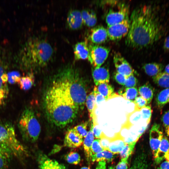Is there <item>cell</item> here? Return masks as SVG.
<instances>
[{"instance_id":"cell-1","label":"cell","mask_w":169,"mask_h":169,"mask_svg":"<svg viewBox=\"0 0 169 169\" xmlns=\"http://www.w3.org/2000/svg\"><path fill=\"white\" fill-rule=\"evenodd\" d=\"M130 26L125 43L137 49L151 45L161 34V28L153 7L144 5L136 8L131 13Z\"/></svg>"},{"instance_id":"cell-2","label":"cell","mask_w":169,"mask_h":169,"mask_svg":"<svg viewBox=\"0 0 169 169\" xmlns=\"http://www.w3.org/2000/svg\"><path fill=\"white\" fill-rule=\"evenodd\" d=\"M44 106L50 122L60 128L72 122L79 110L64 91L53 83L45 93Z\"/></svg>"},{"instance_id":"cell-3","label":"cell","mask_w":169,"mask_h":169,"mask_svg":"<svg viewBox=\"0 0 169 169\" xmlns=\"http://www.w3.org/2000/svg\"><path fill=\"white\" fill-rule=\"evenodd\" d=\"M53 48L48 41L39 37L32 38L25 43L18 54V59L27 69H39L52 60Z\"/></svg>"},{"instance_id":"cell-4","label":"cell","mask_w":169,"mask_h":169,"mask_svg":"<svg viewBox=\"0 0 169 169\" xmlns=\"http://www.w3.org/2000/svg\"><path fill=\"white\" fill-rule=\"evenodd\" d=\"M53 82L59 86L79 110L84 108L87 97V85L77 70L67 66L60 70Z\"/></svg>"},{"instance_id":"cell-5","label":"cell","mask_w":169,"mask_h":169,"mask_svg":"<svg viewBox=\"0 0 169 169\" xmlns=\"http://www.w3.org/2000/svg\"><path fill=\"white\" fill-rule=\"evenodd\" d=\"M0 144L6 147L13 156L19 159L27 155L26 148L17 138L14 128L9 122L0 123Z\"/></svg>"},{"instance_id":"cell-6","label":"cell","mask_w":169,"mask_h":169,"mask_svg":"<svg viewBox=\"0 0 169 169\" xmlns=\"http://www.w3.org/2000/svg\"><path fill=\"white\" fill-rule=\"evenodd\" d=\"M18 125L23 140L30 142H34L37 140L40 132L41 126L32 110L26 108L23 111Z\"/></svg>"},{"instance_id":"cell-7","label":"cell","mask_w":169,"mask_h":169,"mask_svg":"<svg viewBox=\"0 0 169 169\" xmlns=\"http://www.w3.org/2000/svg\"><path fill=\"white\" fill-rule=\"evenodd\" d=\"M88 59L93 68L101 67L107 59L110 49L103 46L92 44L89 45Z\"/></svg>"},{"instance_id":"cell-8","label":"cell","mask_w":169,"mask_h":169,"mask_svg":"<svg viewBox=\"0 0 169 169\" xmlns=\"http://www.w3.org/2000/svg\"><path fill=\"white\" fill-rule=\"evenodd\" d=\"M130 26V19L128 18L121 22L108 26V38L111 40L121 39L127 35Z\"/></svg>"},{"instance_id":"cell-9","label":"cell","mask_w":169,"mask_h":169,"mask_svg":"<svg viewBox=\"0 0 169 169\" xmlns=\"http://www.w3.org/2000/svg\"><path fill=\"white\" fill-rule=\"evenodd\" d=\"M118 9H110L105 16V21L108 26L121 22L129 18V9L127 5H120Z\"/></svg>"},{"instance_id":"cell-10","label":"cell","mask_w":169,"mask_h":169,"mask_svg":"<svg viewBox=\"0 0 169 169\" xmlns=\"http://www.w3.org/2000/svg\"><path fill=\"white\" fill-rule=\"evenodd\" d=\"M163 137V133L161 126L159 124L155 123L150 130L149 137L150 146L154 159Z\"/></svg>"},{"instance_id":"cell-11","label":"cell","mask_w":169,"mask_h":169,"mask_svg":"<svg viewBox=\"0 0 169 169\" xmlns=\"http://www.w3.org/2000/svg\"><path fill=\"white\" fill-rule=\"evenodd\" d=\"M113 62L117 72L127 77L135 72L131 65L119 53L115 54Z\"/></svg>"},{"instance_id":"cell-12","label":"cell","mask_w":169,"mask_h":169,"mask_svg":"<svg viewBox=\"0 0 169 169\" xmlns=\"http://www.w3.org/2000/svg\"><path fill=\"white\" fill-rule=\"evenodd\" d=\"M3 52L0 51V107L5 102L8 93L7 83L3 81L2 79L3 74L5 72L6 56Z\"/></svg>"},{"instance_id":"cell-13","label":"cell","mask_w":169,"mask_h":169,"mask_svg":"<svg viewBox=\"0 0 169 169\" xmlns=\"http://www.w3.org/2000/svg\"><path fill=\"white\" fill-rule=\"evenodd\" d=\"M108 38L107 29L101 25L91 28L88 36L89 39L93 44L96 45L105 42Z\"/></svg>"},{"instance_id":"cell-14","label":"cell","mask_w":169,"mask_h":169,"mask_svg":"<svg viewBox=\"0 0 169 169\" xmlns=\"http://www.w3.org/2000/svg\"><path fill=\"white\" fill-rule=\"evenodd\" d=\"M68 27L72 30L81 28L84 24L81 11L78 9H73L68 13L66 19Z\"/></svg>"},{"instance_id":"cell-15","label":"cell","mask_w":169,"mask_h":169,"mask_svg":"<svg viewBox=\"0 0 169 169\" xmlns=\"http://www.w3.org/2000/svg\"><path fill=\"white\" fill-rule=\"evenodd\" d=\"M83 138L74 129H69L66 132L64 138V145L72 148L79 147L83 144Z\"/></svg>"},{"instance_id":"cell-16","label":"cell","mask_w":169,"mask_h":169,"mask_svg":"<svg viewBox=\"0 0 169 169\" xmlns=\"http://www.w3.org/2000/svg\"><path fill=\"white\" fill-rule=\"evenodd\" d=\"M38 160L39 169H67L63 164L44 154H39Z\"/></svg>"},{"instance_id":"cell-17","label":"cell","mask_w":169,"mask_h":169,"mask_svg":"<svg viewBox=\"0 0 169 169\" xmlns=\"http://www.w3.org/2000/svg\"><path fill=\"white\" fill-rule=\"evenodd\" d=\"M92 74L94 82L97 86L102 83H108L110 80V73L108 68L105 66L93 68Z\"/></svg>"},{"instance_id":"cell-18","label":"cell","mask_w":169,"mask_h":169,"mask_svg":"<svg viewBox=\"0 0 169 169\" xmlns=\"http://www.w3.org/2000/svg\"><path fill=\"white\" fill-rule=\"evenodd\" d=\"M74 58L75 60L88 59L89 54V45L86 41L76 43L73 47Z\"/></svg>"},{"instance_id":"cell-19","label":"cell","mask_w":169,"mask_h":169,"mask_svg":"<svg viewBox=\"0 0 169 169\" xmlns=\"http://www.w3.org/2000/svg\"><path fill=\"white\" fill-rule=\"evenodd\" d=\"M92 123L90 130L83 140V147L86 159L89 163L91 161V151L92 143L94 141V135L92 131Z\"/></svg>"},{"instance_id":"cell-20","label":"cell","mask_w":169,"mask_h":169,"mask_svg":"<svg viewBox=\"0 0 169 169\" xmlns=\"http://www.w3.org/2000/svg\"><path fill=\"white\" fill-rule=\"evenodd\" d=\"M169 149V141L166 136H164L154 158L156 163L159 164L165 159V155Z\"/></svg>"},{"instance_id":"cell-21","label":"cell","mask_w":169,"mask_h":169,"mask_svg":"<svg viewBox=\"0 0 169 169\" xmlns=\"http://www.w3.org/2000/svg\"><path fill=\"white\" fill-rule=\"evenodd\" d=\"M126 144L124 139L121 137L118 133L115 137L111 139V141L109 146L108 151L114 154L119 153L123 148Z\"/></svg>"},{"instance_id":"cell-22","label":"cell","mask_w":169,"mask_h":169,"mask_svg":"<svg viewBox=\"0 0 169 169\" xmlns=\"http://www.w3.org/2000/svg\"><path fill=\"white\" fill-rule=\"evenodd\" d=\"M163 67L161 64L155 62L145 64L142 67L145 73L152 78L162 72Z\"/></svg>"},{"instance_id":"cell-23","label":"cell","mask_w":169,"mask_h":169,"mask_svg":"<svg viewBox=\"0 0 169 169\" xmlns=\"http://www.w3.org/2000/svg\"><path fill=\"white\" fill-rule=\"evenodd\" d=\"M138 93L141 97L146 100L148 105L151 102L154 93V90L148 82L140 86L138 90Z\"/></svg>"},{"instance_id":"cell-24","label":"cell","mask_w":169,"mask_h":169,"mask_svg":"<svg viewBox=\"0 0 169 169\" xmlns=\"http://www.w3.org/2000/svg\"><path fill=\"white\" fill-rule=\"evenodd\" d=\"M13 155L6 147L0 144V169H7Z\"/></svg>"},{"instance_id":"cell-25","label":"cell","mask_w":169,"mask_h":169,"mask_svg":"<svg viewBox=\"0 0 169 169\" xmlns=\"http://www.w3.org/2000/svg\"><path fill=\"white\" fill-rule=\"evenodd\" d=\"M118 93L125 99L133 102L138 94L136 87L125 88L123 86L119 90Z\"/></svg>"},{"instance_id":"cell-26","label":"cell","mask_w":169,"mask_h":169,"mask_svg":"<svg viewBox=\"0 0 169 169\" xmlns=\"http://www.w3.org/2000/svg\"><path fill=\"white\" fill-rule=\"evenodd\" d=\"M97 91L105 99L108 100L113 95L114 88L108 83H102L95 86Z\"/></svg>"},{"instance_id":"cell-27","label":"cell","mask_w":169,"mask_h":169,"mask_svg":"<svg viewBox=\"0 0 169 169\" xmlns=\"http://www.w3.org/2000/svg\"><path fill=\"white\" fill-rule=\"evenodd\" d=\"M156 105L161 109L169 102V88H166L158 93L156 99Z\"/></svg>"},{"instance_id":"cell-28","label":"cell","mask_w":169,"mask_h":169,"mask_svg":"<svg viewBox=\"0 0 169 169\" xmlns=\"http://www.w3.org/2000/svg\"><path fill=\"white\" fill-rule=\"evenodd\" d=\"M152 79L154 82L158 86L169 88V74L162 72Z\"/></svg>"},{"instance_id":"cell-29","label":"cell","mask_w":169,"mask_h":169,"mask_svg":"<svg viewBox=\"0 0 169 169\" xmlns=\"http://www.w3.org/2000/svg\"><path fill=\"white\" fill-rule=\"evenodd\" d=\"M114 157V154L106 150L103 151L91 156V161L93 162L104 161L107 162L112 161Z\"/></svg>"},{"instance_id":"cell-30","label":"cell","mask_w":169,"mask_h":169,"mask_svg":"<svg viewBox=\"0 0 169 169\" xmlns=\"http://www.w3.org/2000/svg\"><path fill=\"white\" fill-rule=\"evenodd\" d=\"M85 103L89 112L90 118L92 120L94 112L97 108L96 105L95 95L93 91L87 96Z\"/></svg>"},{"instance_id":"cell-31","label":"cell","mask_w":169,"mask_h":169,"mask_svg":"<svg viewBox=\"0 0 169 169\" xmlns=\"http://www.w3.org/2000/svg\"><path fill=\"white\" fill-rule=\"evenodd\" d=\"M34 83L33 75L29 74L25 76L21 77L18 83L20 89L26 90L30 89Z\"/></svg>"},{"instance_id":"cell-32","label":"cell","mask_w":169,"mask_h":169,"mask_svg":"<svg viewBox=\"0 0 169 169\" xmlns=\"http://www.w3.org/2000/svg\"><path fill=\"white\" fill-rule=\"evenodd\" d=\"M142 120L149 124L151 120L152 111L151 106L147 105L139 110Z\"/></svg>"},{"instance_id":"cell-33","label":"cell","mask_w":169,"mask_h":169,"mask_svg":"<svg viewBox=\"0 0 169 169\" xmlns=\"http://www.w3.org/2000/svg\"><path fill=\"white\" fill-rule=\"evenodd\" d=\"M140 120L143 121L142 119L139 110L136 109L135 111L129 117L128 123L125 126L129 128L131 125L137 124Z\"/></svg>"},{"instance_id":"cell-34","label":"cell","mask_w":169,"mask_h":169,"mask_svg":"<svg viewBox=\"0 0 169 169\" xmlns=\"http://www.w3.org/2000/svg\"><path fill=\"white\" fill-rule=\"evenodd\" d=\"M65 158L69 163L76 165L79 164L81 161V157L79 154L74 151H71L66 154Z\"/></svg>"},{"instance_id":"cell-35","label":"cell","mask_w":169,"mask_h":169,"mask_svg":"<svg viewBox=\"0 0 169 169\" xmlns=\"http://www.w3.org/2000/svg\"><path fill=\"white\" fill-rule=\"evenodd\" d=\"M136 142L127 143L120 152L121 158H128L133 151Z\"/></svg>"},{"instance_id":"cell-36","label":"cell","mask_w":169,"mask_h":169,"mask_svg":"<svg viewBox=\"0 0 169 169\" xmlns=\"http://www.w3.org/2000/svg\"><path fill=\"white\" fill-rule=\"evenodd\" d=\"M93 127L92 131L95 137L97 139H100L105 135L98 123L96 119H92Z\"/></svg>"},{"instance_id":"cell-37","label":"cell","mask_w":169,"mask_h":169,"mask_svg":"<svg viewBox=\"0 0 169 169\" xmlns=\"http://www.w3.org/2000/svg\"><path fill=\"white\" fill-rule=\"evenodd\" d=\"M88 124L87 122H83L76 125L73 128L81 137L85 138L88 133L87 131Z\"/></svg>"},{"instance_id":"cell-38","label":"cell","mask_w":169,"mask_h":169,"mask_svg":"<svg viewBox=\"0 0 169 169\" xmlns=\"http://www.w3.org/2000/svg\"><path fill=\"white\" fill-rule=\"evenodd\" d=\"M138 80L134 74L127 77L123 87L125 88L136 87L138 83Z\"/></svg>"},{"instance_id":"cell-39","label":"cell","mask_w":169,"mask_h":169,"mask_svg":"<svg viewBox=\"0 0 169 169\" xmlns=\"http://www.w3.org/2000/svg\"><path fill=\"white\" fill-rule=\"evenodd\" d=\"M99 141L100 139H96L94 141L91 148V156L104 150L100 145Z\"/></svg>"},{"instance_id":"cell-40","label":"cell","mask_w":169,"mask_h":169,"mask_svg":"<svg viewBox=\"0 0 169 169\" xmlns=\"http://www.w3.org/2000/svg\"><path fill=\"white\" fill-rule=\"evenodd\" d=\"M8 74V81L11 84L18 83L21 77L19 73L17 72H12Z\"/></svg>"},{"instance_id":"cell-41","label":"cell","mask_w":169,"mask_h":169,"mask_svg":"<svg viewBox=\"0 0 169 169\" xmlns=\"http://www.w3.org/2000/svg\"><path fill=\"white\" fill-rule=\"evenodd\" d=\"M97 21V18L96 14L93 11H91L90 16L84 22V24L88 27H93L96 24Z\"/></svg>"},{"instance_id":"cell-42","label":"cell","mask_w":169,"mask_h":169,"mask_svg":"<svg viewBox=\"0 0 169 169\" xmlns=\"http://www.w3.org/2000/svg\"><path fill=\"white\" fill-rule=\"evenodd\" d=\"M161 120L166 132L169 136V110L166 111L163 114L161 117Z\"/></svg>"},{"instance_id":"cell-43","label":"cell","mask_w":169,"mask_h":169,"mask_svg":"<svg viewBox=\"0 0 169 169\" xmlns=\"http://www.w3.org/2000/svg\"><path fill=\"white\" fill-rule=\"evenodd\" d=\"M133 103L135 105L136 109L139 110L148 105L146 100L141 96L137 97Z\"/></svg>"},{"instance_id":"cell-44","label":"cell","mask_w":169,"mask_h":169,"mask_svg":"<svg viewBox=\"0 0 169 169\" xmlns=\"http://www.w3.org/2000/svg\"><path fill=\"white\" fill-rule=\"evenodd\" d=\"M111 140V139L107 137L105 135L100 139V145L104 150L108 151L109 146Z\"/></svg>"},{"instance_id":"cell-45","label":"cell","mask_w":169,"mask_h":169,"mask_svg":"<svg viewBox=\"0 0 169 169\" xmlns=\"http://www.w3.org/2000/svg\"><path fill=\"white\" fill-rule=\"evenodd\" d=\"M113 78L118 83L124 86L127 79V77L116 72L114 74Z\"/></svg>"},{"instance_id":"cell-46","label":"cell","mask_w":169,"mask_h":169,"mask_svg":"<svg viewBox=\"0 0 169 169\" xmlns=\"http://www.w3.org/2000/svg\"><path fill=\"white\" fill-rule=\"evenodd\" d=\"M93 91L95 97L96 105L97 107L102 103L106 100L102 95L97 91L95 86Z\"/></svg>"},{"instance_id":"cell-47","label":"cell","mask_w":169,"mask_h":169,"mask_svg":"<svg viewBox=\"0 0 169 169\" xmlns=\"http://www.w3.org/2000/svg\"><path fill=\"white\" fill-rule=\"evenodd\" d=\"M128 158H121L116 166V169H127Z\"/></svg>"},{"instance_id":"cell-48","label":"cell","mask_w":169,"mask_h":169,"mask_svg":"<svg viewBox=\"0 0 169 169\" xmlns=\"http://www.w3.org/2000/svg\"><path fill=\"white\" fill-rule=\"evenodd\" d=\"M163 48L166 51L169 52V35L167 36L164 40Z\"/></svg>"},{"instance_id":"cell-49","label":"cell","mask_w":169,"mask_h":169,"mask_svg":"<svg viewBox=\"0 0 169 169\" xmlns=\"http://www.w3.org/2000/svg\"><path fill=\"white\" fill-rule=\"evenodd\" d=\"M157 169H169V162L167 161L162 162Z\"/></svg>"},{"instance_id":"cell-50","label":"cell","mask_w":169,"mask_h":169,"mask_svg":"<svg viewBox=\"0 0 169 169\" xmlns=\"http://www.w3.org/2000/svg\"><path fill=\"white\" fill-rule=\"evenodd\" d=\"M106 162L102 160L99 162L96 169H106Z\"/></svg>"},{"instance_id":"cell-51","label":"cell","mask_w":169,"mask_h":169,"mask_svg":"<svg viewBox=\"0 0 169 169\" xmlns=\"http://www.w3.org/2000/svg\"><path fill=\"white\" fill-rule=\"evenodd\" d=\"M165 159L166 161L169 162V149L165 155Z\"/></svg>"},{"instance_id":"cell-52","label":"cell","mask_w":169,"mask_h":169,"mask_svg":"<svg viewBox=\"0 0 169 169\" xmlns=\"http://www.w3.org/2000/svg\"><path fill=\"white\" fill-rule=\"evenodd\" d=\"M164 72L169 74V64L165 67L164 69Z\"/></svg>"},{"instance_id":"cell-53","label":"cell","mask_w":169,"mask_h":169,"mask_svg":"<svg viewBox=\"0 0 169 169\" xmlns=\"http://www.w3.org/2000/svg\"><path fill=\"white\" fill-rule=\"evenodd\" d=\"M80 169H90V167L84 166L82 167Z\"/></svg>"},{"instance_id":"cell-54","label":"cell","mask_w":169,"mask_h":169,"mask_svg":"<svg viewBox=\"0 0 169 169\" xmlns=\"http://www.w3.org/2000/svg\"><path fill=\"white\" fill-rule=\"evenodd\" d=\"M108 169H114V168L113 166H110Z\"/></svg>"}]
</instances>
